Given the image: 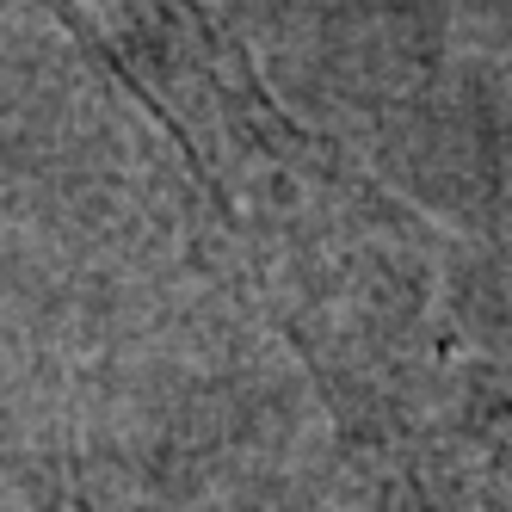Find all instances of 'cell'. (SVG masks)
Listing matches in <instances>:
<instances>
[{
  "label": "cell",
  "mask_w": 512,
  "mask_h": 512,
  "mask_svg": "<svg viewBox=\"0 0 512 512\" xmlns=\"http://www.w3.org/2000/svg\"><path fill=\"white\" fill-rule=\"evenodd\" d=\"M50 7L173 136L303 358L327 377L383 358L432 284L426 216L284 112L210 0Z\"/></svg>",
  "instance_id": "1"
}]
</instances>
